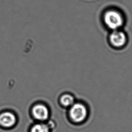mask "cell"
I'll list each match as a JSON object with an SVG mask.
<instances>
[{
	"mask_svg": "<svg viewBox=\"0 0 132 132\" xmlns=\"http://www.w3.org/2000/svg\"><path fill=\"white\" fill-rule=\"evenodd\" d=\"M16 122L15 117L9 112H4L0 114V125L4 127H11L14 125Z\"/></svg>",
	"mask_w": 132,
	"mask_h": 132,
	"instance_id": "5",
	"label": "cell"
},
{
	"mask_svg": "<svg viewBox=\"0 0 132 132\" xmlns=\"http://www.w3.org/2000/svg\"><path fill=\"white\" fill-rule=\"evenodd\" d=\"M31 132H49V129L45 124H37L32 127Z\"/></svg>",
	"mask_w": 132,
	"mask_h": 132,
	"instance_id": "7",
	"label": "cell"
},
{
	"mask_svg": "<svg viewBox=\"0 0 132 132\" xmlns=\"http://www.w3.org/2000/svg\"><path fill=\"white\" fill-rule=\"evenodd\" d=\"M69 115L73 122L81 123L86 121L88 116V111L85 105L77 103H74L69 111Z\"/></svg>",
	"mask_w": 132,
	"mask_h": 132,
	"instance_id": "1",
	"label": "cell"
},
{
	"mask_svg": "<svg viewBox=\"0 0 132 132\" xmlns=\"http://www.w3.org/2000/svg\"><path fill=\"white\" fill-rule=\"evenodd\" d=\"M32 114L36 119L44 121L48 117V111L46 107L43 105H37L35 106L32 110Z\"/></svg>",
	"mask_w": 132,
	"mask_h": 132,
	"instance_id": "4",
	"label": "cell"
},
{
	"mask_svg": "<svg viewBox=\"0 0 132 132\" xmlns=\"http://www.w3.org/2000/svg\"><path fill=\"white\" fill-rule=\"evenodd\" d=\"M104 21L106 25L113 30L118 29L123 24V19L121 14L114 10H110L105 13Z\"/></svg>",
	"mask_w": 132,
	"mask_h": 132,
	"instance_id": "2",
	"label": "cell"
},
{
	"mask_svg": "<svg viewBox=\"0 0 132 132\" xmlns=\"http://www.w3.org/2000/svg\"><path fill=\"white\" fill-rule=\"evenodd\" d=\"M110 41L113 46L121 47L125 44L126 37L123 32L118 29L114 30L110 36Z\"/></svg>",
	"mask_w": 132,
	"mask_h": 132,
	"instance_id": "3",
	"label": "cell"
},
{
	"mask_svg": "<svg viewBox=\"0 0 132 132\" xmlns=\"http://www.w3.org/2000/svg\"><path fill=\"white\" fill-rule=\"evenodd\" d=\"M60 102L64 106H71L74 103V100L72 96L69 94H64L61 96Z\"/></svg>",
	"mask_w": 132,
	"mask_h": 132,
	"instance_id": "6",
	"label": "cell"
}]
</instances>
